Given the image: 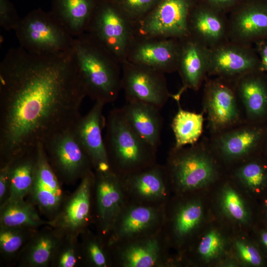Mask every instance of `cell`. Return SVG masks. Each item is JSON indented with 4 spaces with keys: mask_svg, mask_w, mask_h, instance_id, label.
<instances>
[{
    "mask_svg": "<svg viewBox=\"0 0 267 267\" xmlns=\"http://www.w3.org/2000/svg\"><path fill=\"white\" fill-rule=\"evenodd\" d=\"M235 92L247 118L258 122L267 117V75L259 70L249 72L234 82Z\"/></svg>",
    "mask_w": 267,
    "mask_h": 267,
    "instance_id": "cb8c5ba5",
    "label": "cell"
},
{
    "mask_svg": "<svg viewBox=\"0 0 267 267\" xmlns=\"http://www.w3.org/2000/svg\"><path fill=\"white\" fill-rule=\"evenodd\" d=\"M94 173L93 222L96 232L106 242L114 222L128 200L122 177L112 170Z\"/></svg>",
    "mask_w": 267,
    "mask_h": 267,
    "instance_id": "4fadbf2b",
    "label": "cell"
},
{
    "mask_svg": "<svg viewBox=\"0 0 267 267\" xmlns=\"http://www.w3.org/2000/svg\"><path fill=\"white\" fill-rule=\"evenodd\" d=\"M83 264L90 267H112L109 249L98 233L89 228L80 235Z\"/></svg>",
    "mask_w": 267,
    "mask_h": 267,
    "instance_id": "1f68e13d",
    "label": "cell"
},
{
    "mask_svg": "<svg viewBox=\"0 0 267 267\" xmlns=\"http://www.w3.org/2000/svg\"><path fill=\"white\" fill-rule=\"evenodd\" d=\"M105 104L95 102L85 115L81 116L72 126L80 145L89 157L94 172L111 171L102 130L106 125L103 115Z\"/></svg>",
    "mask_w": 267,
    "mask_h": 267,
    "instance_id": "ac0fdd59",
    "label": "cell"
},
{
    "mask_svg": "<svg viewBox=\"0 0 267 267\" xmlns=\"http://www.w3.org/2000/svg\"><path fill=\"white\" fill-rule=\"evenodd\" d=\"M12 160L0 162V205L5 202L9 197L10 170Z\"/></svg>",
    "mask_w": 267,
    "mask_h": 267,
    "instance_id": "60d3db41",
    "label": "cell"
},
{
    "mask_svg": "<svg viewBox=\"0 0 267 267\" xmlns=\"http://www.w3.org/2000/svg\"><path fill=\"white\" fill-rule=\"evenodd\" d=\"M122 89L126 100L145 102L160 109L172 96L165 73L126 60L122 63Z\"/></svg>",
    "mask_w": 267,
    "mask_h": 267,
    "instance_id": "7c38bea8",
    "label": "cell"
},
{
    "mask_svg": "<svg viewBox=\"0 0 267 267\" xmlns=\"http://www.w3.org/2000/svg\"><path fill=\"white\" fill-rule=\"evenodd\" d=\"M244 1L243 0H196L197 3L224 14L230 9L233 11Z\"/></svg>",
    "mask_w": 267,
    "mask_h": 267,
    "instance_id": "b9f144b4",
    "label": "cell"
},
{
    "mask_svg": "<svg viewBox=\"0 0 267 267\" xmlns=\"http://www.w3.org/2000/svg\"><path fill=\"white\" fill-rule=\"evenodd\" d=\"M261 241L263 245L267 249V231H264L261 233Z\"/></svg>",
    "mask_w": 267,
    "mask_h": 267,
    "instance_id": "ee69618b",
    "label": "cell"
},
{
    "mask_svg": "<svg viewBox=\"0 0 267 267\" xmlns=\"http://www.w3.org/2000/svg\"><path fill=\"white\" fill-rule=\"evenodd\" d=\"M221 206L229 218L241 223H246L249 213L240 195L232 187L225 186L221 195Z\"/></svg>",
    "mask_w": 267,
    "mask_h": 267,
    "instance_id": "d590c367",
    "label": "cell"
},
{
    "mask_svg": "<svg viewBox=\"0 0 267 267\" xmlns=\"http://www.w3.org/2000/svg\"><path fill=\"white\" fill-rule=\"evenodd\" d=\"M123 178L128 201L165 207L172 191L164 166L155 165Z\"/></svg>",
    "mask_w": 267,
    "mask_h": 267,
    "instance_id": "e0dca14e",
    "label": "cell"
},
{
    "mask_svg": "<svg viewBox=\"0 0 267 267\" xmlns=\"http://www.w3.org/2000/svg\"></svg>",
    "mask_w": 267,
    "mask_h": 267,
    "instance_id": "f6af8a7d",
    "label": "cell"
},
{
    "mask_svg": "<svg viewBox=\"0 0 267 267\" xmlns=\"http://www.w3.org/2000/svg\"><path fill=\"white\" fill-rule=\"evenodd\" d=\"M238 101L234 82L217 77L207 81L203 103L211 130L223 131L238 124L241 118Z\"/></svg>",
    "mask_w": 267,
    "mask_h": 267,
    "instance_id": "9a60e30c",
    "label": "cell"
},
{
    "mask_svg": "<svg viewBox=\"0 0 267 267\" xmlns=\"http://www.w3.org/2000/svg\"><path fill=\"white\" fill-rule=\"evenodd\" d=\"M121 109L132 129L143 139L158 149L161 144L163 126L160 109L139 101L126 100Z\"/></svg>",
    "mask_w": 267,
    "mask_h": 267,
    "instance_id": "d4e9b609",
    "label": "cell"
},
{
    "mask_svg": "<svg viewBox=\"0 0 267 267\" xmlns=\"http://www.w3.org/2000/svg\"><path fill=\"white\" fill-rule=\"evenodd\" d=\"M235 248L238 256L245 264L256 267L262 264V257L254 246L239 240L235 241Z\"/></svg>",
    "mask_w": 267,
    "mask_h": 267,
    "instance_id": "ab89813d",
    "label": "cell"
},
{
    "mask_svg": "<svg viewBox=\"0 0 267 267\" xmlns=\"http://www.w3.org/2000/svg\"><path fill=\"white\" fill-rule=\"evenodd\" d=\"M104 139L112 170L122 178L157 163V150L130 127L121 108L111 110L106 120Z\"/></svg>",
    "mask_w": 267,
    "mask_h": 267,
    "instance_id": "3957f363",
    "label": "cell"
},
{
    "mask_svg": "<svg viewBox=\"0 0 267 267\" xmlns=\"http://www.w3.org/2000/svg\"><path fill=\"white\" fill-rule=\"evenodd\" d=\"M48 161L58 178L74 183L93 171L91 161L72 128L61 131L44 144Z\"/></svg>",
    "mask_w": 267,
    "mask_h": 267,
    "instance_id": "9c48e42d",
    "label": "cell"
},
{
    "mask_svg": "<svg viewBox=\"0 0 267 267\" xmlns=\"http://www.w3.org/2000/svg\"><path fill=\"white\" fill-rule=\"evenodd\" d=\"M199 145L173 148L164 166L172 191L186 194L201 189L216 178L217 170L210 155Z\"/></svg>",
    "mask_w": 267,
    "mask_h": 267,
    "instance_id": "5b68a950",
    "label": "cell"
},
{
    "mask_svg": "<svg viewBox=\"0 0 267 267\" xmlns=\"http://www.w3.org/2000/svg\"><path fill=\"white\" fill-rule=\"evenodd\" d=\"M31 202L23 200L6 201L0 206V226L19 227L37 229L47 225Z\"/></svg>",
    "mask_w": 267,
    "mask_h": 267,
    "instance_id": "f546056e",
    "label": "cell"
},
{
    "mask_svg": "<svg viewBox=\"0 0 267 267\" xmlns=\"http://www.w3.org/2000/svg\"><path fill=\"white\" fill-rule=\"evenodd\" d=\"M165 207L128 201L117 216L108 236V247L161 231L165 220Z\"/></svg>",
    "mask_w": 267,
    "mask_h": 267,
    "instance_id": "8fae6325",
    "label": "cell"
},
{
    "mask_svg": "<svg viewBox=\"0 0 267 267\" xmlns=\"http://www.w3.org/2000/svg\"><path fill=\"white\" fill-rule=\"evenodd\" d=\"M80 236L63 235L51 265L55 267H75L82 263Z\"/></svg>",
    "mask_w": 267,
    "mask_h": 267,
    "instance_id": "836d02e7",
    "label": "cell"
},
{
    "mask_svg": "<svg viewBox=\"0 0 267 267\" xmlns=\"http://www.w3.org/2000/svg\"><path fill=\"white\" fill-rule=\"evenodd\" d=\"M36 148L13 160L7 201L23 200L30 192L35 177Z\"/></svg>",
    "mask_w": 267,
    "mask_h": 267,
    "instance_id": "f1b7e54d",
    "label": "cell"
},
{
    "mask_svg": "<svg viewBox=\"0 0 267 267\" xmlns=\"http://www.w3.org/2000/svg\"><path fill=\"white\" fill-rule=\"evenodd\" d=\"M133 24L149 12L160 0H114Z\"/></svg>",
    "mask_w": 267,
    "mask_h": 267,
    "instance_id": "74e56055",
    "label": "cell"
},
{
    "mask_svg": "<svg viewBox=\"0 0 267 267\" xmlns=\"http://www.w3.org/2000/svg\"><path fill=\"white\" fill-rule=\"evenodd\" d=\"M223 247L221 235L217 230H212L202 237L196 248V253L202 259L210 261L217 258Z\"/></svg>",
    "mask_w": 267,
    "mask_h": 267,
    "instance_id": "8d00e7d4",
    "label": "cell"
},
{
    "mask_svg": "<svg viewBox=\"0 0 267 267\" xmlns=\"http://www.w3.org/2000/svg\"><path fill=\"white\" fill-rule=\"evenodd\" d=\"M228 20L230 41L252 45L267 40V5L245 0Z\"/></svg>",
    "mask_w": 267,
    "mask_h": 267,
    "instance_id": "ffe728a7",
    "label": "cell"
},
{
    "mask_svg": "<svg viewBox=\"0 0 267 267\" xmlns=\"http://www.w3.org/2000/svg\"><path fill=\"white\" fill-rule=\"evenodd\" d=\"M99 0H52L51 13L70 34L86 33Z\"/></svg>",
    "mask_w": 267,
    "mask_h": 267,
    "instance_id": "4316f807",
    "label": "cell"
},
{
    "mask_svg": "<svg viewBox=\"0 0 267 267\" xmlns=\"http://www.w3.org/2000/svg\"><path fill=\"white\" fill-rule=\"evenodd\" d=\"M29 195L30 202L49 220L57 213L65 199L59 178L48 161L43 144L36 148L35 177Z\"/></svg>",
    "mask_w": 267,
    "mask_h": 267,
    "instance_id": "d6986e66",
    "label": "cell"
},
{
    "mask_svg": "<svg viewBox=\"0 0 267 267\" xmlns=\"http://www.w3.org/2000/svg\"><path fill=\"white\" fill-rule=\"evenodd\" d=\"M86 96L71 50L37 55L10 49L0 64V162L72 128Z\"/></svg>",
    "mask_w": 267,
    "mask_h": 267,
    "instance_id": "6da1fadb",
    "label": "cell"
},
{
    "mask_svg": "<svg viewBox=\"0 0 267 267\" xmlns=\"http://www.w3.org/2000/svg\"><path fill=\"white\" fill-rule=\"evenodd\" d=\"M209 49L193 37L179 39V50L177 71L182 87L172 97L178 101L182 93L187 89L198 90L208 73Z\"/></svg>",
    "mask_w": 267,
    "mask_h": 267,
    "instance_id": "7402d4cb",
    "label": "cell"
},
{
    "mask_svg": "<svg viewBox=\"0 0 267 267\" xmlns=\"http://www.w3.org/2000/svg\"><path fill=\"white\" fill-rule=\"evenodd\" d=\"M260 60L252 45L228 40L209 48L208 76L234 82L242 76L259 70Z\"/></svg>",
    "mask_w": 267,
    "mask_h": 267,
    "instance_id": "5bb4252c",
    "label": "cell"
},
{
    "mask_svg": "<svg viewBox=\"0 0 267 267\" xmlns=\"http://www.w3.org/2000/svg\"><path fill=\"white\" fill-rule=\"evenodd\" d=\"M63 235L52 227L37 230L19 254L21 267H46L51 265Z\"/></svg>",
    "mask_w": 267,
    "mask_h": 267,
    "instance_id": "484cf974",
    "label": "cell"
},
{
    "mask_svg": "<svg viewBox=\"0 0 267 267\" xmlns=\"http://www.w3.org/2000/svg\"><path fill=\"white\" fill-rule=\"evenodd\" d=\"M87 96L105 105L114 102L122 89V63L86 32L74 38L72 49Z\"/></svg>",
    "mask_w": 267,
    "mask_h": 267,
    "instance_id": "7a4b0ae2",
    "label": "cell"
},
{
    "mask_svg": "<svg viewBox=\"0 0 267 267\" xmlns=\"http://www.w3.org/2000/svg\"><path fill=\"white\" fill-rule=\"evenodd\" d=\"M37 229L19 227L0 226V252L10 260L20 253Z\"/></svg>",
    "mask_w": 267,
    "mask_h": 267,
    "instance_id": "d6a6232c",
    "label": "cell"
},
{
    "mask_svg": "<svg viewBox=\"0 0 267 267\" xmlns=\"http://www.w3.org/2000/svg\"><path fill=\"white\" fill-rule=\"evenodd\" d=\"M236 175L240 182L254 192L263 190L267 184V171L258 161H251L240 167Z\"/></svg>",
    "mask_w": 267,
    "mask_h": 267,
    "instance_id": "e575fe53",
    "label": "cell"
},
{
    "mask_svg": "<svg viewBox=\"0 0 267 267\" xmlns=\"http://www.w3.org/2000/svg\"><path fill=\"white\" fill-rule=\"evenodd\" d=\"M189 35L208 48L229 40L228 20L225 14L197 2L188 19Z\"/></svg>",
    "mask_w": 267,
    "mask_h": 267,
    "instance_id": "603a6c76",
    "label": "cell"
},
{
    "mask_svg": "<svg viewBox=\"0 0 267 267\" xmlns=\"http://www.w3.org/2000/svg\"><path fill=\"white\" fill-rule=\"evenodd\" d=\"M21 18L9 0H0V25L7 31L15 30Z\"/></svg>",
    "mask_w": 267,
    "mask_h": 267,
    "instance_id": "f35d334b",
    "label": "cell"
},
{
    "mask_svg": "<svg viewBox=\"0 0 267 267\" xmlns=\"http://www.w3.org/2000/svg\"><path fill=\"white\" fill-rule=\"evenodd\" d=\"M20 46L37 55H49L71 50L73 37L51 13L34 9L21 19L15 30Z\"/></svg>",
    "mask_w": 267,
    "mask_h": 267,
    "instance_id": "277c9868",
    "label": "cell"
},
{
    "mask_svg": "<svg viewBox=\"0 0 267 267\" xmlns=\"http://www.w3.org/2000/svg\"><path fill=\"white\" fill-rule=\"evenodd\" d=\"M260 60L259 70L267 75V40L255 44Z\"/></svg>",
    "mask_w": 267,
    "mask_h": 267,
    "instance_id": "7bdbcfd3",
    "label": "cell"
},
{
    "mask_svg": "<svg viewBox=\"0 0 267 267\" xmlns=\"http://www.w3.org/2000/svg\"><path fill=\"white\" fill-rule=\"evenodd\" d=\"M114 267H169L177 265L162 230L108 247Z\"/></svg>",
    "mask_w": 267,
    "mask_h": 267,
    "instance_id": "ba28073f",
    "label": "cell"
},
{
    "mask_svg": "<svg viewBox=\"0 0 267 267\" xmlns=\"http://www.w3.org/2000/svg\"><path fill=\"white\" fill-rule=\"evenodd\" d=\"M203 216L202 205L197 199L180 201L172 208L166 204L162 231L170 247L180 249L199 226Z\"/></svg>",
    "mask_w": 267,
    "mask_h": 267,
    "instance_id": "44dd1931",
    "label": "cell"
},
{
    "mask_svg": "<svg viewBox=\"0 0 267 267\" xmlns=\"http://www.w3.org/2000/svg\"><path fill=\"white\" fill-rule=\"evenodd\" d=\"M196 0H160L133 23L134 36L181 39L189 35L188 19Z\"/></svg>",
    "mask_w": 267,
    "mask_h": 267,
    "instance_id": "52a82bcc",
    "label": "cell"
},
{
    "mask_svg": "<svg viewBox=\"0 0 267 267\" xmlns=\"http://www.w3.org/2000/svg\"><path fill=\"white\" fill-rule=\"evenodd\" d=\"M86 32L107 48L121 63L134 37L132 22L114 0H99Z\"/></svg>",
    "mask_w": 267,
    "mask_h": 267,
    "instance_id": "8992f818",
    "label": "cell"
},
{
    "mask_svg": "<svg viewBox=\"0 0 267 267\" xmlns=\"http://www.w3.org/2000/svg\"><path fill=\"white\" fill-rule=\"evenodd\" d=\"M95 173L92 171L81 179L75 191L64 199L47 225L63 235L80 236L93 222V189Z\"/></svg>",
    "mask_w": 267,
    "mask_h": 267,
    "instance_id": "30bf717a",
    "label": "cell"
},
{
    "mask_svg": "<svg viewBox=\"0 0 267 267\" xmlns=\"http://www.w3.org/2000/svg\"><path fill=\"white\" fill-rule=\"evenodd\" d=\"M179 39L134 36L128 48L126 60L164 73L177 71Z\"/></svg>",
    "mask_w": 267,
    "mask_h": 267,
    "instance_id": "2e32d148",
    "label": "cell"
},
{
    "mask_svg": "<svg viewBox=\"0 0 267 267\" xmlns=\"http://www.w3.org/2000/svg\"><path fill=\"white\" fill-rule=\"evenodd\" d=\"M265 134V130L258 126H246L226 131L217 138L216 146L227 159L242 157L256 149Z\"/></svg>",
    "mask_w": 267,
    "mask_h": 267,
    "instance_id": "83f0119b",
    "label": "cell"
},
{
    "mask_svg": "<svg viewBox=\"0 0 267 267\" xmlns=\"http://www.w3.org/2000/svg\"><path fill=\"white\" fill-rule=\"evenodd\" d=\"M178 103V110L171 124L175 139L174 148L177 149L196 144L202 134L204 123L202 114L183 110Z\"/></svg>",
    "mask_w": 267,
    "mask_h": 267,
    "instance_id": "4dcf8cb0",
    "label": "cell"
}]
</instances>
